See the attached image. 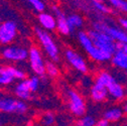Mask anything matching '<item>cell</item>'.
I'll list each match as a JSON object with an SVG mask.
<instances>
[{
	"label": "cell",
	"mask_w": 127,
	"mask_h": 126,
	"mask_svg": "<svg viewBox=\"0 0 127 126\" xmlns=\"http://www.w3.org/2000/svg\"><path fill=\"white\" fill-rule=\"evenodd\" d=\"M95 82L104 85L108 91V95L117 101H121L125 98V89L116 80V79L108 72H100L96 77Z\"/></svg>",
	"instance_id": "6da1fadb"
},
{
	"label": "cell",
	"mask_w": 127,
	"mask_h": 126,
	"mask_svg": "<svg viewBox=\"0 0 127 126\" xmlns=\"http://www.w3.org/2000/svg\"><path fill=\"white\" fill-rule=\"evenodd\" d=\"M78 40L80 42V44L82 45V48L85 50V52L87 53V55L90 57L91 60L98 62V63H105V62H108L111 60L112 55L96 48V46L93 44L91 38L89 37L86 31H79Z\"/></svg>",
	"instance_id": "7a4b0ae2"
},
{
	"label": "cell",
	"mask_w": 127,
	"mask_h": 126,
	"mask_svg": "<svg viewBox=\"0 0 127 126\" xmlns=\"http://www.w3.org/2000/svg\"><path fill=\"white\" fill-rule=\"evenodd\" d=\"M34 34L40 43L42 50L53 62H59L60 60V50L59 46L49 33V31L42 29L41 27H34Z\"/></svg>",
	"instance_id": "3957f363"
},
{
	"label": "cell",
	"mask_w": 127,
	"mask_h": 126,
	"mask_svg": "<svg viewBox=\"0 0 127 126\" xmlns=\"http://www.w3.org/2000/svg\"><path fill=\"white\" fill-rule=\"evenodd\" d=\"M28 111L26 101L14 98L11 96H0V112L6 114L23 115Z\"/></svg>",
	"instance_id": "277c9868"
},
{
	"label": "cell",
	"mask_w": 127,
	"mask_h": 126,
	"mask_svg": "<svg viewBox=\"0 0 127 126\" xmlns=\"http://www.w3.org/2000/svg\"><path fill=\"white\" fill-rule=\"evenodd\" d=\"M92 27L95 30L107 33L115 42H123L127 44V31L123 30L120 27L112 25L101 19L94 21L92 23Z\"/></svg>",
	"instance_id": "5b68a950"
},
{
	"label": "cell",
	"mask_w": 127,
	"mask_h": 126,
	"mask_svg": "<svg viewBox=\"0 0 127 126\" xmlns=\"http://www.w3.org/2000/svg\"><path fill=\"white\" fill-rule=\"evenodd\" d=\"M0 57L10 63H22L27 60L28 50L16 44L0 45Z\"/></svg>",
	"instance_id": "8992f818"
},
{
	"label": "cell",
	"mask_w": 127,
	"mask_h": 126,
	"mask_svg": "<svg viewBox=\"0 0 127 126\" xmlns=\"http://www.w3.org/2000/svg\"><path fill=\"white\" fill-rule=\"evenodd\" d=\"M18 36V24L13 19L2 20L0 23V45L13 43Z\"/></svg>",
	"instance_id": "52a82bcc"
},
{
	"label": "cell",
	"mask_w": 127,
	"mask_h": 126,
	"mask_svg": "<svg viewBox=\"0 0 127 126\" xmlns=\"http://www.w3.org/2000/svg\"><path fill=\"white\" fill-rule=\"evenodd\" d=\"M89 37L91 38L93 44L96 48L107 52L112 55L115 52V41L111 38L107 33L101 32V31L95 30V29H90L87 31Z\"/></svg>",
	"instance_id": "ba28073f"
},
{
	"label": "cell",
	"mask_w": 127,
	"mask_h": 126,
	"mask_svg": "<svg viewBox=\"0 0 127 126\" xmlns=\"http://www.w3.org/2000/svg\"><path fill=\"white\" fill-rule=\"evenodd\" d=\"M28 64L30 70L35 76L42 77L45 75V62L43 60L42 54L36 46H31L28 49Z\"/></svg>",
	"instance_id": "9c48e42d"
},
{
	"label": "cell",
	"mask_w": 127,
	"mask_h": 126,
	"mask_svg": "<svg viewBox=\"0 0 127 126\" xmlns=\"http://www.w3.org/2000/svg\"><path fill=\"white\" fill-rule=\"evenodd\" d=\"M67 97H68V108L73 115L81 117L86 114V110H87L86 102L80 93L71 89L67 92Z\"/></svg>",
	"instance_id": "30bf717a"
},
{
	"label": "cell",
	"mask_w": 127,
	"mask_h": 126,
	"mask_svg": "<svg viewBox=\"0 0 127 126\" xmlns=\"http://www.w3.org/2000/svg\"><path fill=\"white\" fill-rule=\"evenodd\" d=\"M65 57H66V60L68 61V63L76 71L80 72L82 74L88 73V71H89L88 65H87L86 61L84 60V58L80 54H78L74 50L68 49L65 52Z\"/></svg>",
	"instance_id": "8fae6325"
},
{
	"label": "cell",
	"mask_w": 127,
	"mask_h": 126,
	"mask_svg": "<svg viewBox=\"0 0 127 126\" xmlns=\"http://www.w3.org/2000/svg\"><path fill=\"white\" fill-rule=\"evenodd\" d=\"M52 11L55 14L54 16L56 17V20H57L56 29L62 35H69L71 33V29H70V26H69V23L67 20V16L65 15V13L56 4L52 6Z\"/></svg>",
	"instance_id": "7c38bea8"
},
{
	"label": "cell",
	"mask_w": 127,
	"mask_h": 126,
	"mask_svg": "<svg viewBox=\"0 0 127 126\" xmlns=\"http://www.w3.org/2000/svg\"><path fill=\"white\" fill-rule=\"evenodd\" d=\"M13 93L15 95V98L23 100V101H28L32 99V93L29 91L26 78L16 83V85L13 88Z\"/></svg>",
	"instance_id": "4fadbf2b"
},
{
	"label": "cell",
	"mask_w": 127,
	"mask_h": 126,
	"mask_svg": "<svg viewBox=\"0 0 127 126\" xmlns=\"http://www.w3.org/2000/svg\"><path fill=\"white\" fill-rule=\"evenodd\" d=\"M38 22L42 29L46 31H54L57 27V20L53 14L49 12H39L37 16Z\"/></svg>",
	"instance_id": "5bb4252c"
},
{
	"label": "cell",
	"mask_w": 127,
	"mask_h": 126,
	"mask_svg": "<svg viewBox=\"0 0 127 126\" xmlns=\"http://www.w3.org/2000/svg\"><path fill=\"white\" fill-rule=\"evenodd\" d=\"M90 95L94 102H103L108 98V91L106 87L100 83L95 82L90 90Z\"/></svg>",
	"instance_id": "9a60e30c"
},
{
	"label": "cell",
	"mask_w": 127,
	"mask_h": 126,
	"mask_svg": "<svg viewBox=\"0 0 127 126\" xmlns=\"http://www.w3.org/2000/svg\"><path fill=\"white\" fill-rule=\"evenodd\" d=\"M110 61L115 68L119 70H123V71L127 70V54H125L124 52L116 50L112 54V57H111Z\"/></svg>",
	"instance_id": "2e32d148"
},
{
	"label": "cell",
	"mask_w": 127,
	"mask_h": 126,
	"mask_svg": "<svg viewBox=\"0 0 127 126\" xmlns=\"http://www.w3.org/2000/svg\"><path fill=\"white\" fill-rule=\"evenodd\" d=\"M14 78L8 66H0V89L7 88L14 82Z\"/></svg>",
	"instance_id": "e0dca14e"
},
{
	"label": "cell",
	"mask_w": 127,
	"mask_h": 126,
	"mask_svg": "<svg viewBox=\"0 0 127 126\" xmlns=\"http://www.w3.org/2000/svg\"><path fill=\"white\" fill-rule=\"evenodd\" d=\"M123 116V111L122 108L120 107H112L104 112L103 118L106 119L108 122H116L120 120Z\"/></svg>",
	"instance_id": "ac0fdd59"
},
{
	"label": "cell",
	"mask_w": 127,
	"mask_h": 126,
	"mask_svg": "<svg viewBox=\"0 0 127 126\" xmlns=\"http://www.w3.org/2000/svg\"><path fill=\"white\" fill-rule=\"evenodd\" d=\"M67 20H68V23H69V26L71 29V32H73L75 29L81 28L84 25L83 17L80 14H77V13H73V14L69 15V16H67Z\"/></svg>",
	"instance_id": "d6986e66"
},
{
	"label": "cell",
	"mask_w": 127,
	"mask_h": 126,
	"mask_svg": "<svg viewBox=\"0 0 127 126\" xmlns=\"http://www.w3.org/2000/svg\"><path fill=\"white\" fill-rule=\"evenodd\" d=\"M45 75H47L52 79H55L60 75V70L58 66L55 64V62L53 61L45 62Z\"/></svg>",
	"instance_id": "ffe728a7"
},
{
	"label": "cell",
	"mask_w": 127,
	"mask_h": 126,
	"mask_svg": "<svg viewBox=\"0 0 127 126\" xmlns=\"http://www.w3.org/2000/svg\"><path fill=\"white\" fill-rule=\"evenodd\" d=\"M26 81H27V85L29 88V91L31 93H35L38 91L40 85H41V79L38 76H32L30 78H26Z\"/></svg>",
	"instance_id": "44dd1931"
},
{
	"label": "cell",
	"mask_w": 127,
	"mask_h": 126,
	"mask_svg": "<svg viewBox=\"0 0 127 126\" xmlns=\"http://www.w3.org/2000/svg\"><path fill=\"white\" fill-rule=\"evenodd\" d=\"M96 121L97 120L92 115H83L75 122V126H94Z\"/></svg>",
	"instance_id": "7402d4cb"
},
{
	"label": "cell",
	"mask_w": 127,
	"mask_h": 126,
	"mask_svg": "<svg viewBox=\"0 0 127 126\" xmlns=\"http://www.w3.org/2000/svg\"><path fill=\"white\" fill-rule=\"evenodd\" d=\"M92 5L94 7V9L97 12L101 13V14H110L112 13L111 8L104 3V1H92Z\"/></svg>",
	"instance_id": "603a6c76"
},
{
	"label": "cell",
	"mask_w": 127,
	"mask_h": 126,
	"mask_svg": "<svg viewBox=\"0 0 127 126\" xmlns=\"http://www.w3.org/2000/svg\"><path fill=\"white\" fill-rule=\"evenodd\" d=\"M8 67H9V70H10V72H11V74H12L15 81L16 80L20 81V80H23V79L26 78V73L23 70L17 68L16 66H14V65H8Z\"/></svg>",
	"instance_id": "cb8c5ba5"
},
{
	"label": "cell",
	"mask_w": 127,
	"mask_h": 126,
	"mask_svg": "<svg viewBox=\"0 0 127 126\" xmlns=\"http://www.w3.org/2000/svg\"><path fill=\"white\" fill-rule=\"evenodd\" d=\"M111 6L127 14V0H108Z\"/></svg>",
	"instance_id": "d4e9b609"
},
{
	"label": "cell",
	"mask_w": 127,
	"mask_h": 126,
	"mask_svg": "<svg viewBox=\"0 0 127 126\" xmlns=\"http://www.w3.org/2000/svg\"><path fill=\"white\" fill-rule=\"evenodd\" d=\"M56 123V115L55 113L47 111L41 116V124L43 126H53Z\"/></svg>",
	"instance_id": "484cf974"
},
{
	"label": "cell",
	"mask_w": 127,
	"mask_h": 126,
	"mask_svg": "<svg viewBox=\"0 0 127 126\" xmlns=\"http://www.w3.org/2000/svg\"><path fill=\"white\" fill-rule=\"evenodd\" d=\"M27 2L38 13L44 11V9H45V4L42 0H27Z\"/></svg>",
	"instance_id": "4316f807"
},
{
	"label": "cell",
	"mask_w": 127,
	"mask_h": 126,
	"mask_svg": "<svg viewBox=\"0 0 127 126\" xmlns=\"http://www.w3.org/2000/svg\"><path fill=\"white\" fill-rule=\"evenodd\" d=\"M118 22H119V25L121 26L120 28L127 31V17H119Z\"/></svg>",
	"instance_id": "83f0119b"
},
{
	"label": "cell",
	"mask_w": 127,
	"mask_h": 126,
	"mask_svg": "<svg viewBox=\"0 0 127 126\" xmlns=\"http://www.w3.org/2000/svg\"><path fill=\"white\" fill-rule=\"evenodd\" d=\"M109 123H110V122H108L106 119L102 118V119L96 121V123H95L94 126H109Z\"/></svg>",
	"instance_id": "f1b7e54d"
},
{
	"label": "cell",
	"mask_w": 127,
	"mask_h": 126,
	"mask_svg": "<svg viewBox=\"0 0 127 126\" xmlns=\"http://www.w3.org/2000/svg\"><path fill=\"white\" fill-rule=\"evenodd\" d=\"M122 111H123V113L127 114V103H125V104L123 105V107H122Z\"/></svg>",
	"instance_id": "f546056e"
},
{
	"label": "cell",
	"mask_w": 127,
	"mask_h": 126,
	"mask_svg": "<svg viewBox=\"0 0 127 126\" xmlns=\"http://www.w3.org/2000/svg\"><path fill=\"white\" fill-rule=\"evenodd\" d=\"M91 1H104V0H91Z\"/></svg>",
	"instance_id": "4dcf8cb0"
},
{
	"label": "cell",
	"mask_w": 127,
	"mask_h": 126,
	"mask_svg": "<svg viewBox=\"0 0 127 126\" xmlns=\"http://www.w3.org/2000/svg\"><path fill=\"white\" fill-rule=\"evenodd\" d=\"M1 22H2V17L0 16V23H1Z\"/></svg>",
	"instance_id": "1f68e13d"
},
{
	"label": "cell",
	"mask_w": 127,
	"mask_h": 126,
	"mask_svg": "<svg viewBox=\"0 0 127 126\" xmlns=\"http://www.w3.org/2000/svg\"><path fill=\"white\" fill-rule=\"evenodd\" d=\"M125 74H126V80H127V70L125 71Z\"/></svg>",
	"instance_id": "d6a6232c"
},
{
	"label": "cell",
	"mask_w": 127,
	"mask_h": 126,
	"mask_svg": "<svg viewBox=\"0 0 127 126\" xmlns=\"http://www.w3.org/2000/svg\"><path fill=\"white\" fill-rule=\"evenodd\" d=\"M0 8H1V3H0Z\"/></svg>",
	"instance_id": "836d02e7"
}]
</instances>
